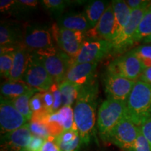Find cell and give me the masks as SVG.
<instances>
[{
  "instance_id": "1",
  "label": "cell",
  "mask_w": 151,
  "mask_h": 151,
  "mask_svg": "<svg viewBox=\"0 0 151 151\" xmlns=\"http://www.w3.org/2000/svg\"><path fill=\"white\" fill-rule=\"evenodd\" d=\"M99 85L95 78L81 88L73 109L74 122L84 144L90 143L96 120Z\"/></svg>"
},
{
  "instance_id": "2",
  "label": "cell",
  "mask_w": 151,
  "mask_h": 151,
  "mask_svg": "<svg viewBox=\"0 0 151 151\" xmlns=\"http://www.w3.org/2000/svg\"><path fill=\"white\" fill-rule=\"evenodd\" d=\"M126 116L138 127L151 118V84L137 81L126 101Z\"/></svg>"
},
{
  "instance_id": "3",
  "label": "cell",
  "mask_w": 151,
  "mask_h": 151,
  "mask_svg": "<svg viewBox=\"0 0 151 151\" xmlns=\"http://www.w3.org/2000/svg\"><path fill=\"white\" fill-rule=\"evenodd\" d=\"M33 54L40 60L54 82L59 84L65 81L68 70L73 63L71 57L60 49L57 50L55 47L37 50Z\"/></svg>"
},
{
  "instance_id": "4",
  "label": "cell",
  "mask_w": 151,
  "mask_h": 151,
  "mask_svg": "<svg viewBox=\"0 0 151 151\" xmlns=\"http://www.w3.org/2000/svg\"><path fill=\"white\" fill-rule=\"evenodd\" d=\"M127 113L126 102L106 99L98 111L97 127L101 139L106 141L107 136Z\"/></svg>"
},
{
  "instance_id": "5",
  "label": "cell",
  "mask_w": 151,
  "mask_h": 151,
  "mask_svg": "<svg viewBox=\"0 0 151 151\" xmlns=\"http://www.w3.org/2000/svg\"><path fill=\"white\" fill-rule=\"evenodd\" d=\"M144 69L140 60L132 50L110 62L107 71L130 81H137Z\"/></svg>"
},
{
  "instance_id": "6",
  "label": "cell",
  "mask_w": 151,
  "mask_h": 151,
  "mask_svg": "<svg viewBox=\"0 0 151 151\" xmlns=\"http://www.w3.org/2000/svg\"><path fill=\"white\" fill-rule=\"evenodd\" d=\"M140 132V127L134 123L127 116L113 128L106 141L129 151L133 148Z\"/></svg>"
},
{
  "instance_id": "7",
  "label": "cell",
  "mask_w": 151,
  "mask_h": 151,
  "mask_svg": "<svg viewBox=\"0 0 151 151\" xmlns=\"http://www.w3.org/2000/svg\"><path fill=\"white\" fill-rule=\"evenodd\" d=\"M52 38L60 50L72 59L76 56L86 41L85 32H76L59 27L57 23L52 24L51 29Z\"/></svg>"
},
{
  "instance_id": "8",
  "label": "cell",
  "mask_w": 151,
  "mask_h": 151,
  "mask_svg": "<svg viewBox=\"0 0 151 151\" xmlns=\"http://www.w3.org/2000/svg\"><path fill=\"white\" fill-rule=\"evenodd\" d=\"M22 81L40 92L48 91L55 83L40 60L33 53L30 56L29 64Z\"/></svg>"
},
{
  "instance_id": "9",
  "label": "cell",
  "mask_w": 151,
  "mask_h": 151,
  "mask_svg": "<svg viewBox=\"0 0 151 151\" xmlns=\"http://www.w3.org/2000/svg\"><path fill=\"white\" fill-rule=\"evenodd\" d=\"M113 46L111 41L105 40L85 41L78 54L73 59V65L97 62L112 53Z\"/></svg>"
},
{
  "instance_id": "10",
  "label": "cell",
  "mask_w": 151,
  "mask_h": 151,
  "mask_svg": "<svg viewBox=\"0 0 151 151\" xmlns=\"http://www.w3.org/2000/svg\"><path fill=\"white\" fill-rule=\"evenodd\" d=\"M145 6L140 9L132 11L131 18L129 22L119 35L112 41V52H121L132 46L134 43L133 38L140 23L141 19L144 16L149 5Z\"/></svg>"
},
{
  "instance_id": "11",
  "label": "cell",
  "mask_w": 151,
  "mask_h": 151,
  "mask_svg": "<svg viewBox=\"0 0 151 151\" xmlns=\"http://www.w3.org/2000/svg\"><path fill=\"white\" fill-rule=\"evenodd\" d=\"M27 119L17 110L11 100L1 97L0 129L3 135L22 127L28 123Z\"/></svg>"
},
{
  "instance_id": "12",
  "label": "cell",
  "mask_w": 151,
  "mask_h": 151,
  "mask_svg": "<svg viewBox=\"0 0 151 151\" xmlns=\"http://www.w3.org/2000/svg\"><path fill=\"white\" fill-rule=\"evenodd\" d=\"M23 43L30 51L34 52L55 47L50 30L34 24L26 26L23 33Z\"/></svg>"
},
{
  "instance_id": "13",
  "label": "cell",
  "mask_w": 151,
  "mask_h": 151,
  "mask_svg": "<svg viewBox=\"0 0 151 151\" xmlns=\"http://www.w3.org/2000/svg\"><path fill=\"white\" fill-rule=\"evenodd\" d=\"M136 82L137 81H130L106 71L104 79V84L107 99L126 102Z\"/></svg>"
},
{
  "instance_id": "14",
  "label": "cell",
  "mask_w": 151,
  "mask_h": 151,
  "mask_svg": "<svg viewBox=\"0 0 151 151\" xmlns=\"http://www.w3.org/2000/svg\"><path fill=\"white\" fill-rule=\"evenodd\" d=\"M115 16L111 3L94 27L85 33L86 39L90 41L105 40L112 42L115 35Z\"/></svg>"
},
{
  "instance_id": "15",
  "label": "cell",
  "mask_w": 151,
  "mask_h": 151,
  "mask_svg": "<svg viewBox=\"0 0 151 151\" xmlns=\"http://www.w3.org/2000/svg\"><path fill=\"white\" fill-rule=\"evenodd\" d=\"M28 123L22 127L1 136V151H23L32 137Z\"/></svg>"
},
{
  "instance_id": "16",
  "label": "cell",
  "mask_w": 151,
  "mask_h": 151,
  "mask_svg": "<svg viewBox=\"0 0 151 151\" xmlns=\"http://www.w3.org/2000/svg\"><path fill=\"white\" fill-rule=\"evenodd\" d=\"M98 63H81L71 65L66 74L65 81L82 87L93 81Z\"/></svg>"
},
{
  "instance_id": "17",
  "label": "cell",
  "mask_w": 151,
  "mask_h": 151,
  "mask_svg": "<svg viewBox=\"0 0 151 151\" xmlns=\"http://www.w3.org/2000/svg\"><path fill=\"white\" fill-rule=\"evenodd\" d=\"M31 51L22 43L17 47L14 52L12 69L7 81H22L27 69L31 56Z\"/></svg>"
},
{
  "instance_id": "18",
  "label": "cell",
  "mask_w": 151,
  "mask_h": 151,
  "mask_svg": "<svg viewBox=\"0 0 151 151\" xmlns=\"http://www.w3.org/2000/svg\"><path fill=\"white\" fill-rule=\"evenodd\" d=\"M23 43V34L20 25L12 22H1L0 26L1 47H15Z\"/></svg>"
},
{
  "instance_id": "19",
  "label": "cell",
  "mask_w": 151,
  "mask_h": 151,
  "mask_svg": "<svg viewBox=\"0 0 151 151\" xmlns=\"http://www.w3.org/2000/svg\"><path fill=\"white\" fill-rule=\"evenodd\" d=\"M56 23L64 29L85 33L91 29L84 14L81 13L62 14L58 17Z\"/></svg>"
},
{
  "instance_id": "20",
  "label": "cell",
  "mask_w": 151,
  "mask_h": 151,
  "mask_svg": "<svg viewBox=\"0 0 151 151\" xmlns=\"http://www.w3.org/2000/svg\"><path fill=\"white\" fill-rule=\"evenodd\" d=\"M111 5L115 16V35L114 39L119 35L122 29L129 22L132 15V10L125 1L113 0Z\"/></svg>"
},
{
  "instance_id": "21",
  "label": "cell",
  "mask_w": 151,
  "mask_h": 151,
  "mask_svg": "<svg viewBox=\"0 0 151 151\" xmlns=\"http://www.w3.org/2000/svg\"><path fill=\"white\" fill-rule=\"evenodd\" d=\"M55 141L61 151H78L82 143L78 130L73 129L64 131L55 137Z\"/></svg>"
},
{
  "instance_id": "22",
  "label": "cell",
  "mask_w": 151,
  "mask_h": 151,
  "mask_svg": "<svg viewBox=\"0 0 151 151\" xmlns=\"http://www.w3.org/2000/svg\"><path fill=\"white\" fill-rule=\"evenodd\" d=\"M33 89L22 81H7L1 85V97L13 100Z\"/></svg>"
},
{
  "instance_id": "23",
  "label": "cell",
  "mask_w": 151,
  "mask_h": 151,
  "mask_svg": "<svg viewBox=\"0 0 151 151\" xmlns=\"http://www.w3.org/2000/svg\"><path fill=\"white\" fill-rule=\"evenodd\" d=\"M109 4L107 1L96 0L90 1L87 5L83 14L90 27H94L97 24Z\"/></svg>"
},
{
  "instance_id": "24",
  "label": "cell",
  "mask_w": 151,
  "mask_h": 151,
  "mask_svg": "<svg viewBox=\"0 0 151 151\" xmlns=\"http://www.w3.org/2000/svg\"><path fill=\"white\" fill-rule=\"evenodd\" d=\"M59 86L62 97V106H71L78 97L81 87L65 80L60 83Z\"/></svg>"
},
{
  "instance_id": "25",
  "label": "cell",
  "mask_w": 151,
  "mask_h": 151,
  "mask_svg": "<svg viewBox=\"0 0 151 151\" xmlns=\"http://www.w3.org/2000/svg\"><path fill=\"white\" fill-rule=\"evenodd\" d=\"M40 91L33 88V89L29 90V92H26L25 94H22V95L16 98V99L11 100L13 104L14 105V106L16 107L17 110L21 114L23 115L27 119L28 121L31 120L33 115V113L31 111L29 106L30 99H31L34 94Z\"/></svg>"
},
{
  "instance_id": "26",
  "label": "cell",
  "mask_w": 151,
  "mask_h": 151,
  "mask_svg": "<svg viewBox=\"0 0 151 151\" xmlns=\"http://www.w3.org/2000/svg\"><path fill=\"white\" fill-rule=\"evenodd\" d=\"M18 46L1 47L0 54V72L1 76L8 80L14 62V52Z\"/></svg>"
},
{
  "instance_id": "27",
  "label": "cell",
  "mask_w": 151,
  "mask_h": 151,
  "mask_svg": "<svg viewBox=\"0 0 151 151\" xmlns=\"http://www.w3.org/2000/svg\"><path fill=\"white\" fill-rule=\"evenodd\" d=\"M151 35V3L141 19L133 38L134 43L143 40Z\"/></svg>"
},
{
  "instance_id": "28",
  "label": "cell",
  "mask_w": 151,
  "mask_h": 151,
  "mask_svg": "<svg viewBox=\"0 0 151 151\" xmlns=\"http://www.w3.org/2000/svg\"><path fill=\"white\" fill-rule=\"evenodd\" d=\"M57 113L59 116L60 123L65 131L71 129H77L74 122V115L72 107L70 106H64L61 107L59 111H57Z\"/></svg>"
},
{
  "instance_id": "29",
  "label": "cell",
  "mask_w": 151,
  "mask_h": 151,
  "mask_svg": "<svg viewBox=\"0 0 151 151\" xmlns=\"http://www.w3.org/2000/svg\"><path fill=\"white\" fill-rule=\"evenodd\" d=\"M28 125L32 135L37 136L44 139H47L50 137L46 125L40 120L32 118L28 122Z\"/></svg>"
},
{
  "instance_id": "30",
  "label": "cell",
  "mask_w": 151,
  "mask_h": 151,
  "mask_svg": "<svg viewBox=\"0 0 151 151\" xmlns=\"http://www.w3.org/2000/svg\"><path fill=\"white\" fill-rule=\"evenodd\" d=\"M146 69L151 67V45L141 46L132 50Z\"/></svg>"
},
{
  "instance_id": "31",
  "label": "cell",
  "mask_w": 151,
  "mask_h": 151,
  "mask_svg": "<svg viewBox=\"0 0 151 151\" xmlns=\"http://www.w3.org/2000/svg\"><path fill=\"white\" fill-rule=\"evenodd\" d=\"M42 4L47 9L54 14L61 16L62 11L68 5L70 4L71 1L64 0H43Z\"/></svg>"
},
{
  "instance_id": "32",
  "label": "cell",
  "mask_w": 151,
  "mask_h": 151,
  "mask_svg": "<svg viewBox=\"0 0 151 151\" xmlns=\"http://www.w3.org/2000/svg\"><path fill=\"white\" fill-rule=\"evenodd\" d=\"M54 99V105H53V113L57 112L61 109L62 106V93L60 91L59 83L55 82L52 86L50 87V90Z\"/></svg>"
},
{
  "instance_id": "33",
  "label": "cell",
  "mask_w": 151,
  "mask_h": 151,
  "mask_svg": "<svg viewBox=\"0 0 151 151\" xmlns=\"http://www.w3.org/2000/svg\"><path fill=\"white\" fill-rule=\"evenodd\" d=\"M29 106L33 113L40 112V111L44 110L41 92H37L32 97L29 101Z\"/></svg>"
},
{
  "instance_id": "34",
  "label": "cell",
  "mask_w": 151,
  "mask_h": 151,
  "mask_svg": "<svg viewBox=\"0 0 151 151\" xmlns=\"http://www.w3.org/2000/svg\"><path fill=\"white\" fill-rule=\"evenodd\" d=\"M39 1L36 0H20L18 1L17 13L31 12L37 8Z\"/></svg>"
},
{
  "instance_id": "35",
  "label": "cell",
  "mask_w": 151,
  "mask_h": 151,
  "mask_svg": "<svg viewBox=\"0 0 151 151\" xmlns=\"http://www.w3.org/2000/svg\"><path fill=\"white\" fill-rule=\"evenodd\" d=\"M0 11L2 14H14L18 11V1L1 0L0 1Z\"/></svg>"
},
{
  "instance_id": "36",
  "label": "cell",
  "mask_w": 151,
  "mask_h": 151,
  "mask_svg": "<svg viewBox=\"0 0 151 151\" xmlns=\"http://www.w3.org/2000/svg\"><path fill=\"white\" fill-rule=\"evenodd\" d=\"M129 151H151V148L148 141L143 135L142 132H139V135L136 141V143L133 148Z\"/></svg>"
},
{
  "instance_id": "37",
  "label": "cell",
  "mask_w": 151,
  "mask_h": 151,
  "mask_svg": "<svg viewBox=\"0 0 151 151\" xmlns=\"http://www.w3.org/2000/svg\"><path fill=\"white\" fill-rule=\"evenodd\" d=\"M46 139L37 137L35 135H32L29 142L28 143L27 148L24 151H41L43 143Z\"/></svg>"
},
{
  "instance_id": "38",
  "label": "cell",
  "mask_w": 151,
  "mask_h": 151,
  "mask_svg": "<svg viewBox=\"0 0 151 151\" xmlns=\"http://www.w3.org/2000/svg\"><path fill=\"white\" fill-rule=\"evenodd\" d=\"M42 94V99L44 109L48 113H53V105H54V99L53 96L50 90L45 92H41Z\"/></svg>"
},
{
  "instance_id": "39",
  "label": "cell",
  "mask_w": 151,
  "mask_h": 151,
  "mask_svg": "<svg viewBox=\"0 0 151 151\" xmlns=\"http://www.w3.org/2000/svg\"><path fill=\"white\" fill-rule=\"evenodd\" d=\"M41 151H61L55 141V137L50 136L45 140Z\"/></svg>"
},
{
  "instance_id": "40",
  "label": "cell",
  "mask_w": 151,
  "mask_h": 151,
  "mask_svg": "<svg viewBox=\"0 0 151 151\" xmlns=\"http://www.w3.org/2000/svg\"><path fill=\"white\" fill-rule=\"evenodd\" d=\"M141 132L148 141L151 148V118L145 121L140 126Z\"/></svg>"
},
{
  "instance_id": "41",
  "label": "cell",
  "mask_w": 151,
  "mask_h": 151,
  "mask_svg": "<svg viewBox=\"0 0 151 151\" xmlns=\"http://www.w3.org/2000/svg\"><path fill=\"white\" fill-rule=\"evenodd\" d=\"M128 6L132 11L140 9L141 7L150 4V1H145V0H127L125 1Z\"/></svg>"
},
{
  "instance_id": "42",
  "label": "cell",
  "mask_w": 151,
  "mask_h": 151,
  "mask_svg": "<svg viewBox=\"0 0 151 151\" xmlns=\"http://www.w3.org/2000/svg\"><path fill=\"white\" fill-rule=\"evenodd\" d=\"M139 81H143L146 83L151 84V67L144 69Z\"/></svg>"
},
{
  "instance_id": "43",
  "label": "cell",
  "mask_w": 151,
  "mask_h": 151,
  "mask_svg": "<svg viewBox=\"0 0 151 151\" xmlns=\"http://www.w3.org/2000/svg\"><path fill=\"white\" fill-rule=\"evenodd\" d=\"M143 41H144L145 43H151V35L150 36H148V37H146V39H143Z\"/></svg>"
},
{
  "instance_id": "44",
  "label": "cell",
  "mask_w": 151,
  "mask_h": 151,
  "mask_svg": "<svg viewBox=\"0 0 151 151\" xmlns=\"http://www.w3.org/2000/svg\"><path fill=\"white\" fill-rule=\"evenodd\" d=\"M23 151H24V150H23Z\"/></svg>"
}]
</instances>
